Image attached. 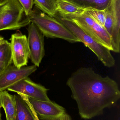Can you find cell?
I'll return each instance as SVG.
<instances>
[{"mask_svg": "<svg viewBox=\"0 0 120 120\" xmlns=\"http://www.w3.org/2000/svg\"><path fill=\"white\" fill-rule=\"evenodd\" d=\"M67 85L76 101L79 114L89 120L114 105L120 98L117 83L108 77H103L89 68H79L69 78Z\"/></svg>", "mask_w": 120, "mask_h": 120, "instance_id": "1", "label": "cell"}, {"mask_svg": "<svg viewBox=\"0 0 120 120\" xmlns=\"http://www.w3.org/2000/svg\"><path fill=\"white\" fill-rule=\"evenodd\" d=\"M31 22L34 24L44 36L60 38L70 43L81 42L70 30L56 19L42 12L35 6L30 16Z\"/></svg>", "mask_w": 120, "mask_h": 120, "instance_id": "2", "label": "cell"}, {"mask_svg": "<svg viewBox=\"0 0 120 120\" xmlns=\"http://www.w3.org/2000/svg\"><path fill=\"white\" fill-rule=\"evenodd\" d=\"M54 18L65 25L81 42L89 48L105 66L112 68L115 65V60L110 50L97 42L72 21L62 17L58 13Z\"/></svg>", "mask_w": 120, "mask_h": 120, "instance_id": "3", "label": "cell"}, {"mask_svg": "<svg viewBox=\"0 0 120 120\" xmlns=\"http://www.w3.org/2000/svg\"><path fill=\"white\" fill-rule=\"evenodd\" d=\"M31 22L30 16L18 0H9L0 5V31L17 30Z\"/></svg>", "mask_w": 120, "mask_h": 120, "instance_id": "4", "label": "cell"}, {"mask_svg": "<svg viewBox=\"0 0 120 120\" xmlns=\"http://www.w3.org/2000/svg\"><path fill=\"white\" fill-rule=\"evenodd\" d=\"M59 15L74 22L97 42L112 51L111 39L105 28L94 20L85 11L80 15Z\"/></svg>", "mask_w": 120, "mask_h": 120, "instance_id": "5", "label": "cell"}, {"mask_svg": "<svg viewBox=\"0 0 120 120\" xmlns=\"http://www.w3.org/2000/svg\"><path fill=\"white\" fill-rule=\"evenodd\" d=\"M105 11L104 27L110 37L112 51L118 53L120 50V0H111Z\"/></svg>", "mask_w": 120, "mask_h": 120, "instance_id": "6", "label": "cell"}, {"mask_svg": "<svg viewBox=\"0 0 120 120\" xmlns=\"http://www.w3.org/2000/svg\"><path fill=\"white\" fill-rule=\"evenodd\" d=\"M10 46L13 65L18 68L27 66L30 58L27 37L20 32L11 35Z\"/></svg>", "mask_w": 120, "mask_h": 120, "instance_id": "7", "label": "cell"}, {"mask_svg": "<svg viewBox=\"0 0 120 120\" xmlns=\"http://www.w3.org/2000/svg\"><path fill=\"white\" fill-rule=\"evenodd\" d=\"M27 30L30 58L34 65L39 67L45 55L44 36L32 22L29 24Z\"/></svg>", "mask_w": 120, "mask_h": 120, "instance_id": "8", "label": "cell"}, {"mask_svg": "<svg viewBox=\"0 0 120 120\" xmlns=\"http://www.w3.org/2000/svg\"><path fill=\"white\" fill-rule=\"evenodd\" d=\"M17 94L25 95L29 98L42 101H49L47 95L48 89L27 78L7 89Z\"/></svg>", "mask_w": 120, "mask_h": 120, "instance_id": "9", "label": "cell"}, {"mask_svg": "<svg viewBox=\"0 0 120 120\" xmlns=\"http://www.w3.org/2000/svg\"><path fill=\"white\" fill-rule=\"evenodd\" d=\"M37 70L34 65L18 68L11 65L0 75V91L8 88L21 80L28 77Z\"/></svg>", "mask_w": 120, "mask_h": 120, "instance_id": "10", "label": "cell"}, {"mask_svg": "<svg viewBox=\"0 0 120 120\" xmlns=\"http://www.w3.org/2000/svg\"><path fill=\"white\" fill-rule=\"evenodd\" d=\"M27 98L39 120H54L66 113L63 107L50 100L39 101Z\"/></svg>", "mask_w": 120, "mask_h": 120, "instance_id": "11", "label": "cell"}, {"mask_svg": "<svg viewBox=\"0 0 120 120\" xmlns=\"http://www.w3.org/2000/svg\"><path fill=\"white\" fill-rule=\"evenodd\" d=\"M14 97L17 107L15 120H40L27 97L17 94Z\"/></svg>", "mask_w": 120, "mask_h": 120, "instance_id": "12", "label": "cell"}, {"mask_svg": "<svg viewBox=\"0 0 120 120\" xmlns=\"http://www.w3.org/2000/svg\"><path fill=\"white\" fill-rule=\"evenodd\" d=\"M0 103L5 113L6 120H15L17 107L14 96L4 90L0 91Z\"/></svg>", "mask_w": 120, "mask_h": 120, "instance_id": "13", "label": "cell"}, {"mask_svg": "<svg viewBox=\"0 0 120 120\" xmlns=\"http://www.w3.org/2000/svg\"><path fill=\"white\" fill-rule=\"evenodd\" d=\"M57 13L60 15H82L85 9L80 8L66 0H56Z\"/></svg>", "mask_w": 120, "mask_h": 120, "instance_id": "14", "label": "cell"}, {"mask_svg": "<svg viewBox=\"0 0 120 120\" xmlns=\"http://www.w3.org/2000/svg\"><path fill=\"white\" fill-rule=\"evenodd\" d=\"M12 63L10 43L4 40L0 45V75Z\"/></svg>", "mask_w": 120, "mask_h": 120, "instance_id": "15", "label": "cell"}, {"mask_svg": "<svg viewBox=\"0 0 120 120\" xmlns=\"http://www.w3.org/2000/svg\"><path fill=\"white\" fill-rule=\"evenodd\" d=\"M85 9L93 8L104 10L111 0H66Z\"/></svg>", "mask_w": 120, "mask_h": 120, "instance_id": "16", "label": "cell"}, {"mask_svg": "<svg viewBox=\"0 0 120 120\" xmlns=\"http://www.w3.org/2000/svg\"><path fill=\"white\" fill-rule=\"evenodd\" d=\"M35 6L51 17L57 14L56 0H34Z\"/></svg>", "mask_w": 120, "mask_h": 120, "instance_id": "17", "label": "cell"}, {"mask_svg": "<svg viewBox=\"0 0 120 120\" xmlns=\"http://www.w3.org/2000/svg\"><path fill=\"white\" fill-rule=\"evenodd\" d=\"M85 11L94 20L104 27L106 17L105 10H101L88 8L85 9Z\"/></svg>", "mask_w": 120, "mask_h": 120, "instance_id": "18", "label": "cell"}, {"mask_svg": "<svg viewBox=\"0 0 120 120\" xmlns=\"http://www.w3.org/2000/svg\"><path fill=\"white\" fill-rule=\"evenodd\" d=\"M24 8L26 15L30 16L34 5V0H18Z\"/></svg>", "mask_w": 120, "mask_h": 120, "instance_id": "19", "label": "cell"}, {"mask_svg": "<svg viewBox=\"0 0 120 120\" xmlns=\"http://www.w3.org/2000/svg\"><path fill=\"white\" fill-rule=\"evenodd\" d=\"M54 120H71V118L70 116L66 112L62 115Z\"/></svg>", "mask_w": 120, "mask_h": 120, "instance_id": "20", "label": "cell"}, {"mask_svg": "<svg viewBox=\"0 0 120 120\" xmlns=\"http://www.w3.org/2000/svg\"><path fill=\"white\" fill-rule=\"evenodd\" d=\"M9 0H0V5L5 3Z\"/></svg>", "mask_w": 120, "mask_h": 120, "instance_id": "21", "label": "cell"}, {"mask_svg": "<svg viewBox=\"0 0 120 120\" xmlns=\"http://www.w3.org/2000/svg\"><path fill=\"white\" fill-rule=\"evenodd\" d=\"M4 40V38L1 36H0V45L3 43Z\"/></svg>", "mask_w": 120, "mask_h": 120, "instance_id": "22", "label": "cell"}, {"mask_svg": "<svg viewBox=\"0 0 120 120\" xmlns=\"http://www.w3.org/2000/svg\"><path fill=\"white\" fill-rule=\"evenodd\" d=\"M1 106L0 103V120H1V114L0 109L1 108Z\"/></svg>", "mask_w": 120, "mask_h": 120, "instance_id": "23", "label": "cell"}]
</instances>
